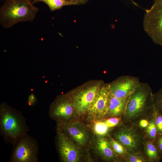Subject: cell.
I'll use <instances>...</instances> for the list:
<instances>
[{
  "label": "cell",
  "instance_id": "cell-22",
  "mask_svg": "<svg viewBox=\"0 0 162 162\" xmlns=\"http://www.w3.org/2000/svg\"><path fill=\"white\" fill-rule=\"evenodd\" d=\"M110 128H115L122 122V117H111L104 121Z\"/></svg>",
  "mask_w": 162,
  "mask_h": 162
},
{
  "label": "cell",
  "instance_id": "cell-12",
  "mask_svg": "<svg viewBox=\"0 0 162 162\" xmlns=\"http://www.w3.org/2000/svg\"><path fill=\"white\" fill-rule=\"evenodd\" d=\"M67 133L78 144L84 145L87 140L86 133L79 122H69L62 124Z\"/></svg>",
  "mask_w": 162,
  "mask_h": 162
},
{
  "label": "cell",
  "instance_id": "cell-8",
  "mask_svg": "<svg viewBox=\"0 0 162 162\" xmlns=\"http://www.w3.org/2000/svg\"><path fill=\"white\" fill-rule=\"evenodd\" d=\"M111 95L109 84L100 86L88 110V114L95 118L106 117Z\"/></svg>",
  "mask_w": 162,
  "mask_h": 162
},
{
  "label": "cell",
  "instance_id": "cell-29",
  "mask_svg": "<svg viewBox=\"0 0 162 162\" xmlns=\"http://www.w3.org/2000/svg\"></svg>",
  "mask_w": 162,
  "mask_h": 162
},
{
  "label": "cell",
  "instance_id": "cell-11",
  "mask_svg": "<svg viewBox=\"0 0 162 162\" xmlns=\"http://www.w3.org/2000/svg\"><path fill=\"white\" fill-rule=\"evenodd\" d=\"M100 86L97 85L83 89L74 96V108L76 112L81 115L88 111L97 89Z\"/></svg>",
  "mask_w": 162,
  "mask_h": 162
},
{
  "label": "cell",
  "instance_id": "cell-19",
  "mask_svg": "<svg viewBox=\"0 0 162 162\" xmlns=\"http://www.w3.org/2000/svg\"><path fill=\"white\" fill-rule=\"evenodd\" d=\"M153 99L155 111L162 115V87L153 93Z\"/></svg>",
  "mask_w": 162,
  "mask_h": 162
},
{
  "label": "cell",
  "instance_id": "cell-13",
  "mask_svg": "<svg viewBox=\"0 0 162 162\" xmlns=\"http://www.w3.org/2000/svg\"><path fill=\"white\" fill-rule=\"evenodd\" d=\"M129 96L123 98H118L111 94L110 105L106 117L109 118L122 117L125 111Z\"/></svg>",
  "mask_w": 162,
  "mask_h": 162
},
{
  "label": "cell",
  "instance_id": "cell-27",
  "mask_svg": "<svg viewBox=\"0 0 162 162\" xmlns=\"http://www.w3.org/2000/svg\"><path fill=\"white\" fill-rule=\"evenodd\" d=\"M72 3L73 5L83 4H86L89 0H66Z\"/></svg>",
  "mask_w": 162,
  "mask_h": 162
},
{
  "label": "cell",
  "instance_id": "cell-24",
  "mask_svg": "<svg viewBox=\"0 0 162 162\" xmlns=\"http://www.w3.org/2000/svg\"><path fill=\"white\" fill-rule=\"evenodd\" d=\"M154 142L162 154V134H157Z\"/></svg>",
  "mask_w": 162,
  "mask_h": 162
},
{
  "label": "cell",
  "instance_id": "cell-28",
  "mask_svg": "<svg viewBox=\"0 0 162 162\" xmlns=\"http://www.w3.org/2000/svg\"><path fill=\"white\" fill-rule=\"evenodd\" d=\"M132 2H133V3L135 5H136V6H138V5L135 3L132 0H131Z\"/></svg>",
  "mask_w": 162,
  "mask_h": 162
},
{
  "label": "cell",
  "instance_id": "cell-2",
  "mask_svg": "<svg viewBox=\"0 0 162 162\" xmlns=\"http://www.w3.org/2000/svg\"><path fill=\"white\" fill-rule=\"evenodd\" d=\"M29 131L22 112L6 103L0 105V133L6 144H14Z\"/></svg>",
  "mask_w": 162,
  "mask_h": 162
},
{
  "label": "cell",
  "instance_id": "cell-21",
  "mask_svg": "<svg viewBox=\"0 0 162 162\" xmlns=\"http://www.w3.org/2000/svg\"><path fill=\"white\" fill-rule=\"evenodd\" d=\"M110 128L104 121L96 123L94 127L95 133L101 136H104L107 135Z\"/></svg>",
  "mask_w": 162,
  "mask_h": 162
},
{
  "label": "cell",
  "instance_id": "cell-14",
  "mask_svg": "<svg viewBox=\"0 0 162 162\" xmlns=\"http://www.w3.org/2000/svg\"><path fill=\"white\" fill-rule=\"evenodd\" d=\"M98 146V150L104 159L109 161L122 162L113 150L108 138L99 139Z\"/></svg>",
  "mask_w": 162,
  "mask_h": 162
},
{
  "label": "cell",
  "instance_id": "cell-5",
  "mask_svg": "<svg viewBox=\"0 0 162 162\" xmlns=\"http://www.w3.org/2000/svg\"><path fill=\"white\" fill-rule=\"evenodd\" d=\"M144 9V30L154 43L162 46V0H154L150 8Z\"/></svg>",
  "mask_w": 162,
  "mask_h": 162
},
{
  "label": "cell",
  "instance_id": "cell-6",
  "mask_svg": "<svg viewBox=\"0 0 162 162\" xmlns=\"http://www.w3.org/2000/svg\"><path fill=\"white\" fill-rule=\"evenodd\" d=\"M9 162H38L39 146L37 140L27 134L13 145Z\"/></svg>",
  "mask_w": 162,
  "mask_h": 162
},
{
  "label": "cell",
  "instance_id": "cell-16",
  "mask_svg": "<svg viewBox=\"0 0 162 162\" xmlns=\"http://www.w3.org/2000/svg\"><path fill=\"white\" fill-rule=\"evenodd\" d=\"M33 4L43 2L46 4L51 11L60 9L63 7L73 5L71 2L66 0H31Z\"/></svg>",
  "mask_w": 162,
  "mask_h": 162
},
{
  "label": "cell",
  "instance_id": "cell-18",
  "mask_svg": "<svg viewBox=\"0 0 162 162\" xmlns=\"http://www.w3.org/2000/svg\"><path fill=\"white\" fill-rule=\"evenodd\" d=\"M144 130L147 138L154 142L157 135L154 115L150 120L148 125Z\"/></svg>",
  "mask_w": 162,
  "mask_h": 162
},
{
  "label": "cell",
  "instance_id": "cell-17",
  "mask_svg": "<svg viewBox=\"0 0 162 162\" xmlns=\"http://www.w3.org/2000/svg\"><path fill=\"white\" fill-rule=\"evenodd\" d=\"M108 139L115 154L120 159L122 162H125V158L128 153L124 147L110 136H109Z\"/></svg>",
  "mask_w": 162,
  "mask_h": 162
},
{
  "label": "cell",
  "instance_id": "cell-25",
  "mask_svg": "<svg viewBox=\"0 0 162 162\" xmlns=\"http://www.w3.org/2000/svg\"><path fill=\"white\" fill-rule=\"evenodd\" d=\"M150 120L147 119H142L138 122L137 125L141 128L144 129L148 125Z\"/></svg>",
  "mask_w": 162,
  "mask_h": 162
},
{
  "label": "cell",
  "instance_id": "cell-3",
  "mask_svg": "<svg viewBox=\"0 0 162 162\" xmlns=\"http://www.w3.org/2000/svg\"><path fill=\"white\" fill-rule=\"evenodd\" d=\"M38 10L31 0H5L0 10V23L10 28L21 22L32 21Z\"/></svg>",
  "mask_w": 162,
  "mask_h": 162
},
{
  "label": "cell",
  "instance_id": "cell-20",
  "mask_svg": "<svg viewBox=\"0 0 162 162\" xmlns=\"http://www.w3.org/2000/svg\"><path fill=\"white\" fill-rule=\"evenodd\" d=\"M125 162H148L143 153H127Z\"/></svg>",
  "mask_w": 162,
  "mask_h": 162
},
{
  "label": "cell",
  "instance_id": "cell-7",
  "mask_svg": "<svg viewBox=\"0 0 162 162\" xmlns=\"http://www.w3.org/2000/svg\"><path fill=\"white\" fill-rule=\"evenodd\" d=\"M63 125L58 123L56 128V145L61 160L65 162H76L80 154L73 144Z\"/></svg>",
  "mask_w": 162,
  "mask_h": 162
},
{
  "label": "cell",
  "instance_id": "cell-15",
  "mask_svg": "<svg viewBox=\"0 0 162 162\" xmlns=\"http://www.w3.org/2000/svg\"><path fill=\"white\" fill-rule=\"evenodd\" d=\"M143 153L148 162H159L162 158V154L154 142L147 138Z\"/></svg>",
  "mask_w": 162,
  "mask_h": 162
},
{
  "label": "cell",
  "instance_id": "cell-26",
  "mask_svg": "<svg viewBox=\"0 0 162 162\" xmlns=\"http://www.w3.org/2000/svg\"><path fill=\"white\" fill-rule=\"evenodd\" d=\"M36 101V97L34 94H31L28 97V104L29 106H32L35 103Z\"/></svg>",
  "mask_w": 162,
  "mask_h": 162
},
{
  "label": "cell",
  "instance_id": "cell-1",
  "mask_svg": "<svg viewBox=\"0 0 162 162\" xmlns=\"http://www.w3.org/2000/svg\"><path fill=\"white\" fill-rule=\"evenodd\" d=\"M153 93L148 83L140 82L129 96L122 122L137 124L142 119L150 120L155 112Z\"/></svg>",
  "mask_w": 162,
  "mask_h": 162
},
{
  "label": "cell",
  "instance_id": "cell-9",
  "mask_svg": "<svg viewBox=\"0 0 162 162\" xmlns=\"http://www.w3.org/2000/svg\"><path fill=\"white\" fill-rule=\"evenodd\" d=\"M140 82L139 78L126 75L119 77L109 85L112 95L123 98L130 96Z\"/></svg>",
  "mask_w": 162,
  "mask_h": 162
},
{
  "label": "cell",
  "instance_id": "cell-23",
  "mask_svg": "<svg viewBox=\"0 0 162 162\" xmlns=\"http://www.w3.org/2000/svg\"><path fill=\"white\" fill-rule=\"evenodd\" d=\"M154 122L157 134H162V115L156 112L154 113Z\"/></svg>",
  "mask_w": 162,
  "mask_h": 162
},
{
  "label": "cell",
  "instance_id": "cell-4",
  "mask_svg": "<svg viewBox=\"0 0 162 162\" xmlns=\"http://www.w3.org/2000/svg\"><path fill=\"white\" fill-rule=\"evenodd\" d=\"M111 137L122 144L128 153H143L147 138L144 129L130 122H122L115 127Z\"/></svg>",
  "mask_w": 162,
  "mask_h": 162
},
{
  "label": "cell",
  "instance_id": "cell-10",
  "mask_svg": "<svg viewBox=\"0 0 162 162\" xmlns=\"http://www.w3.org/2000/svg\"><path fill=\"white\" fill-rule=\"evenodd\" d=\"M74 106L68 100L61 98L52 103L49 110L50 117L64 124L73 116Z\"/></svg>",
  "mask_w": 162,
  "mask_h": 162
}]
</instances>
